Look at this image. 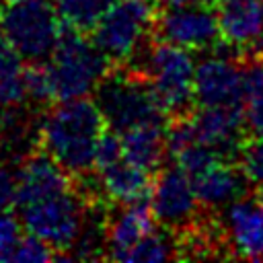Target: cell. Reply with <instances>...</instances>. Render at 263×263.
I'll list each match as a JSON object with an SVG mask.
<instances>
[{
	"label": "cell",
	"instance_id": "1",
	"mask_svg": "<svg viewBox=\"0 0 263 263\" xmlns=\"http://www.w3.org/2000/svg\"><path fill=\"white\" fill-rule=\"evenodd\" d=\"M14 177L12 205L23 230L53 251L68 253L88 216L86 195L74 187L70 173L47 154L27 156Z\"/></svg>",
	"mask_w": 263,
	"mask_h": 263
},
{
	"label": "cell",
	"instance_id": "2",
	"mask_svg": "<svg viewBox=\"0 0 263 263\" xmlns=\"http://www.w3.org/2000/svg\"><path fill=\"white\" fill-rule=\"evenodd\" d=\"M107 123L101 109L88 97L58 101L37 127V142L43 154L53 158L70 175L84 177L95 168L97 146Z\"/></svg>",
	"mask_w": 263,
	"mask_h": 263
},
{
	"label": "cell",
	"instance_id": "3",
	"mask_svg": "<svg viewBox=\"0 0 263 263\" xmlns=\"http://www.w3.org/2000/svg\"><path fill=\"white\" fill-rule=\"evenodd\" d=\"M111 60L80 29L64 31L51 55L39 64L49 101L82 99L97 90L109 74Z\"/></svg>",
	"mask_w": 263,
	"mask_h": 263
},
{
	"label": "cell",
	"instance_id": "4",
	"mask_svg": "<svg viewBox=\"0 0 263 263\" xmlns=\"http://www.w3.org/2000/svg\"><path fill=\"white\" fill-rule=\"evenodd\" d=\"M138 58L140 62L134 72H138L150 84L162 109L168 115H185L191 107V101H195V62L191 51L158 39L156 43L146 45Z\"/></svg>",
	"mask_w": 263,
	"mask_h": 263
},
{
	"label": "cell",
	"instance_id": "5",
	"mask_svg": "<svg viewBox=\"0 0 263 263\" xmlns=\"http://www.w3.org/2000/svg\"><path fill=\"white\" fill-rule=\"evenodd\" d=\"M49 0H8L0 12L6 43L29 64H43L55 49L64 29Z\"/></svg>",
	"mask_w": 263,
	"mask_h": 263
},
{
	"label": "cell",
	"instance_id": "6",
	"mask_svg": "<svg viewBox=\"0 0 263 263\" xmlns=\"http://www.w3.org/2000/svg\"><path fill=\"white\" fill-rule=\"evenodd\" d=\"M95 103L107 127L117 134L144 123L166 121L168 115L138 72H109L95 90Z\"/></svg>",
	"mask_w": 263,
	"mask_h": 263
},
{
	"label": "cell",
	"instance_id": "7",
	"mask_svg": "<svg viewBox=\"0 0 263 263\" xmlns=\"http://www.w3.org/2000/svg\"><path fill=\"white\" fill-rule=\"evenodd\" d=\"M156 23L154 0H117L92 27V39L111 62H132Z\"/></svg>",
	"mask_w": 263,
	"mask_h": 263
},
{
	"label": "cell",
	"instance_id": "8",
	"mask_svg": "<svg viewBox=\"0 0 263 263\" xmlns=\"http://www.w3.org/2000/svg\"><path fill=\"white\" fill-rule=\"evenodd\" d=\"M156 37L189 51H208L222 39L218 10L210 4H175L156 14Z\"/></svg>",
	"mask_w": 263,
	"mask_h": 263
},
{
	"label": "cell",
	"instance_id": "9",
	"mask_svg": "<svg viewBox=\"0 0 263 263\" xmlns=\"http://www.w3.org/2000/svg\"><path fill=\"white\" fill-rule=\"evenodd\" d=\"M148 197L156 222L175 230L191 226L201 205L193 179L177 164L166 166L156 175Z\"/></svg>",
	"mask_w": 263,
	"mask_h": 263
},
{
	"label": "cell",
	"instance_id": "10",
	"mask_svg": "<svg viewBox=\"0 0 263 263\" xmlns=\"http://www.w3.org/2000/svg\"><path fill=\"white\" fill-rule=\"evenodd\" d=\"M195 138L212 148H216L222 156L232 158L238 156L247 129L245 107H230V105H212L191 113L187 117Z\"/></svg>",
	"mask_w": 263,
	"mask_h": 263
},
{
	"label": "cell",
	"instance_id": "11",
	"mask_svg": "<svg viewBox=\"0 0 263 263\" xmlns=\"http://www.w3.org/2000/svg\"><path fill=\"white\" fill-rule=\"evenodd\" d=\"M193 97L197 105H230L242 107V72L240 66L226 55H208L195 64Z\"/></svg>",
	"mask_w": 263,
	"mask_h": 263
},
{
	"label": "cell",
	"instance_id": "12",
	"mask_svg": "<svg viewBox=\"0 0 263 263\" xmlns=\"http://www.w3.org/2000/svg\"><path fill=\"white\" fill-rule=\"evenodd\" d=\"M222 230L236 257L263 259V199L240 197L222 212Z\"/></svg>",
	"mask_w": 263,
	"mask_h": 263
},
{
	"label": "cell",
	"instance_id": "13",
	"mask_svg": "<svg viewBox=\"0 0 263 263\" xmlns=\"http://www.w3.org/2000/svg\"><path fill=\"white\" fill-rule=\"evenodd\" d=\"M152 230H156V218L150 203H144V199L119 203V208L107 216V257L127 261L132 249Z\"/></svg>",
	"mask_w": 263,
	"mask_h": 263
},
{
	"label": "cell",
	"instance_id": "14",
	"mask_svg": "<svg viewBox=\"0 0 263 263\" xmlns=\"http://www.w3.org/2000/svg\"><path fill=\"white\" fill-rule=\"evenodd\" d=\"M193 185L201 205L226 208L228 203L247 195L249 179L242 173L240 164H234L228 158H220L212 166L195 175Z\"/></svg>",
	"mask_w": 263,
	"mask_h": 263
},
{
	"label": "cell",
	"instance_id": "15",
	"mask_svg": "<svg viewBox=\"0 0 263 263\" xmlns=\"http://www.w3.org/2000/svg\"><path fill=\"white\" fill-rule=\"evenodd\" d=\"M218 21L226 45H257L263 39V0H220Z\"/></svg>",
	"mask_w": 263,
	"mask_h": 263
},
{
	"label": "cell",
	"instance_id": "16",
	"mask_svg": "<svg viewBox=\"0 0 263 263\" xmlns=\"http://www.w3.org/2000/svg\"><path fill=\"white\" fill-rule=\"evenodd\" d=\"M97 189L103 197L115 203H132L150 195L152 179L148 171L121 156L119 160L97 168Z\"/></svg>",
	"mask_w": 263,
	"mask_h": 263
},
{
	"label": "cell",
	"instance_id": "17",
	"mask_svg": "<svg viewBox=\"0 0 263 263\" xmlns=\"http://www.w3.org/2000/svg\"><path fill=\"white\" fill-rule=\"evenodd\" d=\"M121 136L123 144V156L142 166L144 171L152 173L158 171L168 154V127L166 121H154L144 123L138 127H132Z\"/></svg>",
	"mask_w": 263,
	"mask_h": 263
},
{
	"label": "cell",
	"instance_id": "18",
	"mask_svg": "<svg viewBox=\"0 0 263 263\" xmlns=\"http://www.w3.org/2000/svg\"><path fill=\"white\" fill-rule=\"evenodd\" d=\"M37 127L39 121L33 123L23 107L0 109V156L23 162L37 140Z\"/></svg>",
	"mask_w": 263,
	"mask_h": 263
},
{
	"label": "cell",
	"instance_id": "19",
	"mask_svg": "<svg viewBox=\"0 0 263 263\" xmlns=\"http://www.w3.org/2000/svg\"><path fill=\"white\" fill-rule=\"evenodd\" d=\"M23 58L0 39V109L23 107L29 101V70Z\"/></svg>",
	"mask_w": 263,
	"mask_h": 263
},
{
	"label": "cell",
	"instance_id": "20",
	"mask_svg": "<svg viewBox=\"0 0 263 263\" xmlns=\"http://www.w3.org/2000/svg\"><path fill=\"white\" fill-rule=\"evenodd\" d=\"M117 0H53L62 21L74 29L86 31L115 4Z\"/></svg>",
	"mask_w": 263,
	"mask_h": 263
},
{
	"label": "cell",
	"instance_id": "21",
	"mask_svg": "<svg viewBox=\"0 0 263 263\" xmlns=\"http://www.w3.org/2000/svg\"><path fill=\"white\" fill-rule=\"evenodd\" d=\"M177 242L173 240L171 234L152 230L146 234L127 255L129 263H156V261H166L177 255Z\"/></svg>",
	"mask_w": 263,
	"mask_h": 263
},
{
	"label": "cell",
	"instance_id": "22",
	"mask_svg": "<svg viewBox=\"0 0 263 263\" xmlns=\"http://www.w3.org/2000/svg\"><path fill=\"white\" fill-rule=\"evenodd\" d=\"M238 164L249 183L263 185V136H249L238 152Z\"/></svg>",
	"mask_w": 263,
	"mask_h": 263
},
{
	"label": "cell",
	"instance_id": "23",
	"mask_svg": "<svg viewBox=\"0 0 263 263\" xmlns=\"http://www.w3.org/2000/svg\"><path fill=\"white\" fill-rule=\"evenodd\" d=\"M53 249L43 242L41 238L33 236V234H27V236H21L14 247L10 249L8 253V261H18V263H41V261H49L53 259Z\"/></svg>",
	"mask_w": 263,
	"mask_h": 263
},
{
	"label": "cell",
	"instance_id": "24",
	"mask_svg": "<svg viewBox=\"0 0 263 263\" xmlns=\"http://www.w3.org/2000/svg\"><path fill=\"white\" fill-rule=\"evenodd\" d=\"M242 72V107L263 101V55L245 62Z\"/></svg>",
	"mask_w": 263,
	"mask_h": 263
},
{
	"label": "cell",
	"instance_id": "25",
	"mask_svg": "<svg viewBox=\"0 0 263 263\" xmlns=\"http://www.w3.org/2000/svg\"><path fill=\"white\" fill-rule=\"evenodd\" d=\"M21 222L4 205H0V259H6L14 242L21 238Z\"/></svg>",
	"mask_w": 263,
	"mask_h": 263
},
{
	"label": "cell",
	"instance_id": "26",
	"mask_svg": "<svg viewBox=\"0 0 263 263\" xmlns=\"http://www.w3.org/2000/svg\"><path fill=\"white\" fill-rule=\"evenodd\" d=\"M158 2H162L164 6H175V4H210V6H214L220 0H158Z\"/></svg>",
	"mask_w": 263,
	"mask_h": 263
},
{
	"label": "cell",
	"instance_id": "27",
	"mask_svg": "<svg viewBox=\"0 0 263 263\" xmlns=\"http://www.w3.org/2000/svg\"><path fill=\"white\" fill-rule=\"evenodd\" d=\"M259 197L263 199V185H261V189H259Z\"/></svg>",
	"mask_w": 263,
	"mask_h": 263
},
{
	"label": "cell",
	"instance_id": "28",
	"mask_svg": "<svg viewBox=\"0 0 263 263\" xmlns=\"http://www.w3.org/2000/svg\"><path fill=\"white\" fill-rule=\"evenodd\" d=\"M2 37H4V35H2V27H0V39H2Z\"/></svg>",
	"mask_w": 263,
	"mask_h": 263
},
{
	"label": "cell",
	"instance_id": "29",
	"mask_svg": "<svg viewBox=\"0 0 263 263\" xmlns=\"http://www.w3.org/2000/svg\"><path fill=\"white\" fill-rule=\"evenodd\" d=\"M0 2H2V0H0Z\"/></svg>",
	"mask_w": 263,
	"mask_h": 263
}]
</instances>
